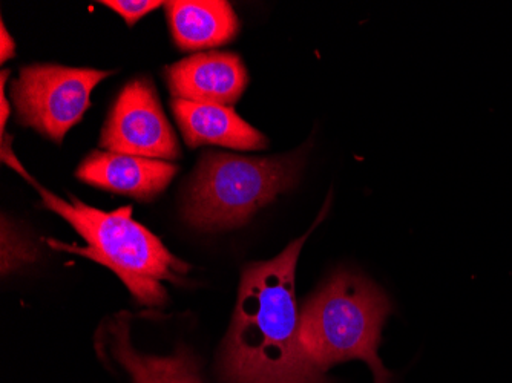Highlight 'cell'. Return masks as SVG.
Here are the masks:
<instances>
[{"mask_svg": "<svg viewBox=\"0 0 512 383\" xmlns=\"http://www.w3.org/2000/svg\"><path fill=\"white\" fill-rule=\"evenodd\" d=\"M100 146L108 152L152 160L180 157L177 135L151 80L135 79L122 89L106 118Z\"/></svg>", "mask_w": 512, "mask_h": 383, "instance_id": "6", "label": "cell"}, {"mask_svg": "<svg viewBox=\"0 0 512 383\" xmlns=\"http://www.w3.org/2000/svg\"><path fill=\"white\" fill-rule=\"evenodd\" d=\"M100 4L111 8L115 13H119L129 27H132L146 14L157 10L161 5H165L163 2H157V0H103Z\"/></svg>", "mask_w": 512, "mask_h": 383, "instance_id": "12", "label": "cell"}, {"mask_svg": "<svg viewBox=\"0 0 512 383\" xmlns=\"http://www.w3.org/2000/svg\"><path fill=\"white\" fill-rule=\"evenodd\" d=\"M388 296L375 282L350 270H339L302 307L301 341L307 356L322 373L341 362H367L375 383H390L391 374L379 359Z\"/></svg>", "mask_w": 512, "mask_h": 383, "instance_id": "3", "label": "cell"}, {"mask_svg": "<svg viewBox=\"0 0 512 383\" xmlns=\"http://www.w3.org/2000/svg\"><path fill=\"white\" fill-rule=\"evenodd\" d=\"M0 40H2L0 60H2V63H5L8 59H13L14 54H16V43H14L13 37L10 36L7 28H5L4 22L0 25Z\"/></svg>", "mask_w": 512, "mask_h": 383, "instance_id": "13", "label": "cell"}, {"mask_svg": "<svg viewBox=\"0 0 512 383\" xmlns=\"http://www.w3.org/2000/svg\"><path fill=\"white\" fill-rule=\"evenodd\" d=\"M2 160L27 178L39 192L43 206L62 217L86 243L85 247L69 246L50 239V246L108 267L128 287L138 304L160 307L168 301L165 282L181 284L188 275L191 267L172 255L158 236L132 218V206L105 212L73 195L63 200L34 181L11 149H2Z\"/></svg>", "mask_w": 512, "mask_h": 383, "instance_id": "2", "label": "cell"}, {"mask_svg": "<svg viewBox=\"0 0 512 383\" xmlns=\"http://www.w3.org/2000/svg\"><path fill=\"white\" fill-rule=\"evenodd\" d=\"M8 74L10 71H4L2 73V82H0V102H2V109H0V114H2V132L7 128V120L10 117V103H8L7 97H5V82H7Z\"/></svg>", "mask_w": 512, "mask_h": 383, "instance_id": "14", "label": "cell"}, {"mask_svg": "<svg viewBox=\"0 0 512 383\" xmlns=\"http://www.w3.org/2000/svg\"><path fill=\"white\" fill-rule=\"evenodd\" d=\"M177 164L117 152L94 151L82 161L76 175L89 186L152 201L171 184Z\"/></svg>", "mask_w": 512, "mask_h": 383, "instance_id": "8", "label": "cell"}, {"mask_svg": "<svg viewBox=\"0 0 512 383\" xmlns=\"http://www.w3.org/2000/svg\"><path fill=\"white\" fill-rule=\"evenodd\" d=\"M111 74L100 69L60 65L25 66L11 86L17 120L62 143L69 129L88 111L91 92Z\"/></svg>", "mask_w": 512, "mask_h": 383, "instance_id": "5", "label": "cell"}, {"mask_svg": "<svg viewBox=\"0 0 512 383\" xmlns=\"http://www.w3.org/2000/svg\"><path fill=\"white\" fill-rule=\"evenodd\" d=\"M105 333L109 353L134 383H206L200 361L188 347H178L168 357L137 353L129 341V325L123 316L109 319Z\"/></svg>", "mask_w": 512, "mask_h": 383, "instance_id": "10", "label": "cell"}, {"mask_svg": "<svg viewBox=\"0 0 512 383\" xmlns=\"http://www.w3.org/2000/svg\"><path fill=\"white\" fill-rule=\"evenodd\" d=\"M166 80L174 99L234 106L244 94L249 74L237 54L212 51L168 66Z\"/></svg>", "mask_w": 512, "mask_h": 383, "instance_id": "7", "label": "cell"}, {"mask_svg": "<svg viewBox=\"0 0 512 383\" xmlns=\"http://www.w3.org/2000/svg\"><path fill=\"white\" fill-rule=\"evenodd\" d=\"M302 163V152L272 158L207 152L189 186L184 218L201 230L244 226L258 210L295 187Z\"/></svg>", "mask_w": 512, "mask_h": 383, "instance_id": "4", "label": "cell"}, {"mask_svg": "<svg viewBox=\"0 0 512 383\" xmlns=\"http://www.w3.org/2000/svg\"><path fill=\"white\" fill-rule=\"evenodd\" d=\"M165 8L172 37L183 51L226 45L240 31L234 8L224 0H171Z\"/></svg>", "mask_w": 512, "mask_h": 383, "instance_id": "11", "label": "cell"}, {"mask_svg": "<svg viewBox=\"0 0 512 383\" xmlns=\"http://www.w3.org/2000/svg\"><path fill=\"white\" fill-rule=\"evenodd\" d=\"M172 111L186 145L224 146L237 151H261L269 140L244 122L232 106L207 105L188 100H172Z\"/></svg>", "mask_w": 512, "mask_h": 383, "instance_id": "9", "label": "cell"}, {"mask_svg": "<svg viewBox=\"0 0 512 383\" xmlns=\"http://www.w3.org/2000/svg\"><path fill=\"white\" fill-rule=\"evenodd\" d=\"M329 206L325 203L312 229L281 255L244 267L234 319L221 350L224 382L329 383L302 345L295 289L299 253Z\"/></svg>", "mask_w": 512, "mask_h": 383, "instance_id": "1", "label": "cell"}]
</instances>
